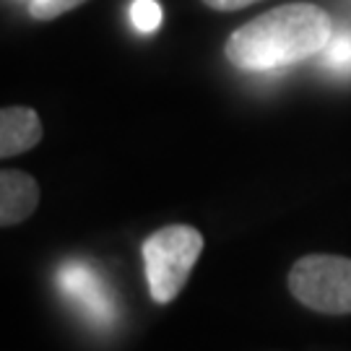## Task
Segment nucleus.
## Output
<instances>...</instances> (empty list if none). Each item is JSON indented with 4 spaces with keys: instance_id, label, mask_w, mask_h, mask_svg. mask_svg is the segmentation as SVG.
I'll list each match as a JSON object with an SVG mask.
<instances>
[{
    "instance_id": "8",
    "label": "nucleus",
    "mask_w": 351,
    "mask_h": 351,
    "mask_svg": "<svg viewBox=\"0 0 351 351\" xmlns=\"http://www.w3.org/2000/svg\"><path fill=\"white\" fill-rule=\"evenodd\" d=\"M130 19H133V26L138 32L151 34V32H156L159 24H162V5L156 0H136L130 5Z\"/></svg>"
},
{
    "instance_id": "5",
    "label": "nucleus",
    "mask_w": 351,
    "mask_h": 351,
    "mask_svg": "<svg viewBox=\"0 0 351 351\" xmlns=\"http://www.w3.org/2000/svg\"><path fill=\"white\" fill-rule=\"evenodd\" d=\"M39 206L37 180L19 169L0 172V224L16 226L26 221Z\"/></svg>"
},
{
    "instance_id": "9",
    "label": "nucleus",
    "mask_w": 351,
    "mask_h": 351,
    "mask_svg": "<svg viewBox=\"0 0 351 351\" xmlns=\"http://www.w3.org/2000/svg\"><path fill=\"white\" fill-rule=\"evenodd\" d=\"M81 3H86V0H32L29 3V13L37 21H52V19L63 16L71 8L81 5Z\"/></svg>"
},
{
    "instance_id": "2",
    "label": "nucleus",
    "mask_w": 351,
    "mask_h": 351,
    "mask_svg": "<svg viewBox=\"0 0 351 351\" xmlns=\"http://www.w3.org/2000/svg\"><path fill=\"white\" fill-rule=\"evenodd\" d=\"M203 252V234L190 224H169L143 242V265L151 300L169 304L185 289Z\"/></svg>"
},
{
    "instance_id": "6",
    "label": "nucleus",
    "mask_w": 351,
    "mask_h": 351,
    "mask_svg": "<svg viewBox=\"0 0 351 351\" xmlns=\"http://www.w3.org/2000/svg\"><path fill=\"white\" fill-rule=\"evenodd\" d=\"M42 141V120L29 107H3L0 112V156L11 159L32 151Z\"/></svg>"
},
{
    "instance_id": "10",
    "label": "nucleus",
    "mask_w": 351,
    "mask_h": 351,
    "mask_svg": "<svg viewBox=\"0 0 351 351\" xmlns=\"http://www.w3.org/2000/svg\"><path fill=\"white\" fill-rule=\"evenodd\" d=\"M203 3L213 11H239V8H247L252 3H261V0H203Z\"/></svg>"
},
{
    "instance_id": "3",
    "label": "nucleus",
    "mask_w": 351,
    "mask_h": 351,
    "mask_svg": "<svg viewBox=\"0 0 351 351\" xmlns=\"http://www.w3.org/2000/svg\"><path fill=\"white\" fill-rule=\"evenodd\" d=\"M289 291L315 313L351 315V258L304 255L289 271Z\"/></svg>"
},
{
    "instance_id": "4",
    "label": "nucleus",
    "mask_w": 351,
    "mask_h": 351,
    "mask_svg": "<svg viewBox=\"0 0 351 351\" xmlns=\"http://www.w3.org/2000/svg\"><path fill=\"white\" fill-rule=\"evenodd\" d=\"M58 287L63 294H68L75 302V307L81 313H86L94 323H112L114 317V300L110 289L104 287L97 271H91L88 265L68 263L58 274Z\"/></svg>"
},
{
    "instance_id": "1",
    "label": "nucleus",
    "mask_w": 351,
    "mask_h": 351,
    "mask_svg": "<svg viewBox=\"0 0 351 351\" xmlns=\"http://www.w3.org/2000/svg\"><path fill=\"white\" fill-rule=\"evenodd\" d=\"M330 34V16L320 5L289 3L232 32L224 55L242 71H271L320 55Z\"/></svg>"
},
{
    "instance_id": "7",
    "label": "nucleus",
    "mask_w": 351,
    "mask_h": 351,
    "mask_svg": "<svg viewBox=\"0 0 351 351\" xmlns=\"http://www.w3.org/2000/svg\"><path fill=\"white\" fill-rule=\"evenodd\" d=\"M326 68L336 71V73H351V32H339L330 34L326 50L320 52Z\"/></svg>"
}]
</instances>
